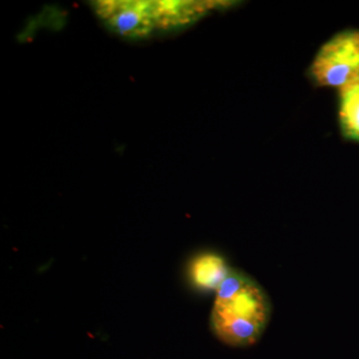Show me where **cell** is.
I'll list each match as a JSON object with an SVG mask.
<instances>
[{
  "instance_id": "6da1fadb",
  "label": "cell",
  "mask_w": 359,
  "mask_h": 359,
  "mask_svg": "<svg viewBox=\"0 0 359 359\" xmlns=\"http://www.w3.org/2000/svg\"><path fill=\"white\" fill-rule=\"evenodd\" d=\"M271 313V302L263 287L249 276L231 269L216 292L211 327L224 344L250 346L261 339Z\"/></svg>"
},
{
  "instance_id": "7a4b0ae2",
  "label": "cell",
  "mask_w": 359,
  "mask_h": 359,
  "mask_svg": "<svg viewBox=\"0 0 359 359\" xmlns=\"http://www.w3.org/2000/svg\"><path fill=\"white\" fill-rule=\"evenodd\" d=\"M318 88L344 90L359 83V29L335 33L316 52L306 72Z\"/></svg>"
},
{
  "instance_id": "3957f363",
  "label": "cell",
  "mask_w": 359,
  "mask_h": 359,
  "mask_svg": "<svg viewBox=\"0 0 359 359\" xmlns=\"http://www.w3.org/2000/svg\"><path fill=\"white\" fill-rule=\"evenodd\" d=\"M91 6L101 22L124 39H146L158 32L154 1L100 0Z\"/></svg>"
},
{
  "instance_id": "277c9868",
  "label": "cell",
  "mask_w": 359,
  "mask_h": 359,
  "mask_svg": "<svg viewBox=\"0 0 359 359\" xmlns=\"http://www.w3.org/2000/svg\"><path fill=\"white\" fill-rule=\"evenodd\" d=\"M231 271L223 257L215 252H204L193 259L189 273L197 289L217 292Z\"/></svg>"
},
{
  "instance_id": "5b68a950",
  "label": "cell",
  "mask_w": 359,
  "mask_h": 359,
  "mask_svg": "<svg viewBox=\"0 0 359 359\" xmlns=\"http://www.w3.org/2000/svg\"><path fill=\"white\" fill-rule=\"evenodd\" d=\"M337 120L342 138L359 144V83L339 91Z\"/></svg>"
}]
</instances>
